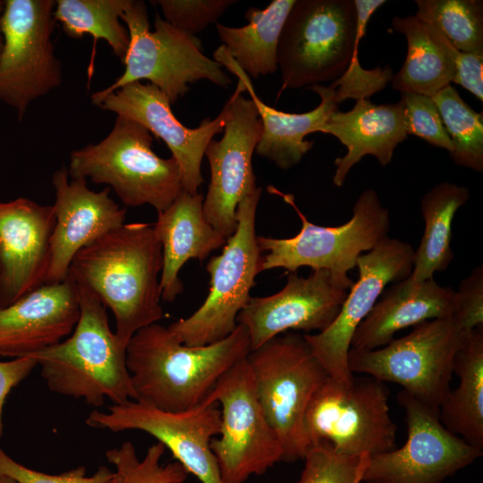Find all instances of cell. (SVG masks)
Returning a JSON list of instances; mask_svg holds the SVG:
<instances>
[{"label":"cell","mask_w":483,"mask_h":483,"mask_svg":"<svg viewBox=\"0 0 483 483\" xmlns=\"http://www.w3.org/2000/svg\"><path fill=\"white\" fill-rule=\"evenodd\" d=\"M162 246L153 224H123L73 258L68 276L94 292L115 319L123 346L140 328L165 316L161 306Z\"/></svg>","instance_id":"6da1fadb"},{"label":"cell","mask_w":483,"mask_h":483,"mask_svg":"<svg viewBox=\"0 0 483 483\" xmlns=\"http://www.w3.org/2000/svg\"><path fill=\"white\" fill-rule=\"evenodd\" d=\"M250 350L249 333L240 324L225 339L201 346L182 343L158 323L144 326L125 352L136 401L172 412L195 408Z\"/></svg>","instance_id":"7a4b0ae2"},{"label":"cell","mask_w":483,"mask_h":483,"mask_svg":"<svg viewBox=\"0 0 483 483\" xmlns=\"http://www.w3.org/2000/svg\"><path fill=\"white\" fill-rule=\"evenodd\" d=\"M77 284L80 318L68 338L32 355L54 393L101 407L106 400H136L126 365V347L109 326L106 307L89 289Z\"/></svg>","instance_id":"3957f363"},{"label":"cell","mask_w":483,"mask_h":483,"mask_svg":"<svg viewBox=\"0 0 483 483\" xmlns=\"http://www.w3.org/2000/svg\"><path fill=\"white\" fill-rule=\"evenodd\" d=\"M152 133L140 123L117 115L110 133L70 155L69 176L89 178L112 188L128 207L167 208L182 191L175 159L162 158L152 149Z\"/></svg>","instance_id":"277c9868"},{"label":"cell","mask_w":483,"mask_h":483,"mask_svg":"<svg viewBox=\"0 0 483 483\" xmlns=\"http://www.w3.org/2000/svg\"><path fill=\"white\" fill-rule=\"evenodd\" d=\"M262 410L279 437L283 462L304 458L310 445L304 417L312 397L328 377L303 335H279L247 356Z\"/></svg>","instance_id":"5b68a950"},{"label":"cell","mask_w":483,"mask_h":483,"mask_svg":"<svg viewBox=\"0 0 483 483\" xmlns=\"http://www.w3.org/2000/svg\"><path fill=\"white\" fill-rule=\"evenodd\" d=\"M130 44L123 64V73L109 87L91 95L94 103L116 89L141 80L157 87L174 104L190 89L189 84L208 80L220 87L232 83L223 66L202 53L199 40L162 19L155 18L149 30L146 4L129 0L121 16Z\"/></svg>","instance_id":"8992f818"},{"label":"cell","mask_w":483,"mask_h":483,"mask_svg":"<svg viewBox=\"0 0 483 483\" xmlns=\"http://www.w3.org/2000/svg\"><path fill=\"white\" fill-rule=\"evenodd\" d=\"M360 40L353 0H295L277 47L281 91L340 78Z\"/></svg>","instance_id":"52a82bcc"},{"label":"cell","mask_w":483,"mask_h":483,"mask_svg":"<svg viewBox=\"0 0 483 483\" xmlns=\"http://www.w3.org/2000/svg\"><path fill=\"white\" fill-rule=\"evenodd\" d=\"M261 191L258 187L240 202L235 232L226 239L222 252L208 260L209 292L204 302L190 317L167 326L182 343H214L236 328L237 317L250 299L257 275L262 272V252L255 230Z\"/></svg>","instance_id":"ba28073f"},{"label":"cell","mask_w":483,"mask_h":483,"mask_svg":"<svg viewBox=\"0 0 483 483\" xmlns=\"http://www.w3.org/2000/svg\"><path fill=\"white\" fill-rule=\"evenodd\" d=\"M280 195L301 221L300 232L291 238L257 236L262 255V271L284 268L296 272L301 267L327 270L347 275L357 258L387 237L390 228L388 209L381 204L375 190L363 191L355 201L352 216L338 226H323L308 220L291 194L268 187Z\"/></svg>","instance_id":"9c48e42d"},{"label":"cell","mask_w":483,"mask_h":483,"mask_svg":"<svg viewBox=\"0 0 483 483\" xmlns=\"http://www.w3.org/2000/svg\"><path fill=\"white\" fill-rule=\"evenodd\" d=\"M389 392L373 377L350 384L327 377L307 408L309 445L327 443L341 454L370 456L396 448L397 427L390 416Z\"/></svg>","instance_id":"30bf717a"},{"label":"cell","mask_w":483,"mask_h":483,"mask_svg":"<svg viewBox=\"0 0 483 483\" xmlns=\"http://www.w3.org/2000/svg\"><path fill=\"white\" fill-rule=\"evenodd\" d=\"M465 334L452 318L428 320L383 347L350 348L348 367L352 374L364 373L383 383L399 384L439 411L451 389L454 356Z\"/></svg>","instance_id":"8fae6325"},{"label":"cell","mask_w":483,"mask_h":483,"mask_svg":"<svg viewBox=\"0 0 483 483\" xmlns=\"http://www.w3.org/2000/svg\"><path fill=\"white\" fill-rule=\"evenodd\" d=\"M216 402L221 426L210 443L224 483H244L283 461L278 436L259 403L247 357L216 382L204 401Z\"/></svg>","instance_id":"7c38bea8"},{"label":"cell","mask_w":483,"mask_h":483,"mask_svg":"<svg viewBox=\"0 0 483 483\" xmlns=\"http://www.w3.org/2000/svg\"><path fill=\"white\" fill-rule=\"evenodd\" d=\"M53 0H6L0 29V101L22 119L31 101L62 82L60 61L51 35L55 28Z\"/></svg>","instance_id":"4fadbf2b"},{"label":"cell","mask_w":483,"mask_h":483,"mask_svg":"<svg viewBox=\"0 0 483 483\" xmlns=\"http://www.w3.org/2000/svg\"><path fill=\"white\" fill-rule=\"evenodd\" d=\"M405 411L407 439L400 448L369 456L365 483H443L482 456V450L447 430L439 411L404 390L397 396Z\"/></svg>","instance_id":"5bb4252c"},{"label":"cell","mask_w":483,"mask_h":483,"mask_svg":"<svg viewBox=\"0 0 483 483\" xmlns=\"http://www.w3.org/2000/svg\"><path fill=\"white\" fill-rule=\"evenodd\" d=\"M86 424L113 432H146L163 444L188 474L200 483H224L210 448L221 426V411L216 402H203L195 408L172 412L131 400L112 404L105 411H92Z\"/></svg>","instance_id":"9a60e30c"},{"label":"cell","mask_w":483,"mask_h":483,"mask_svg":"<svg viewBox=\"0 0 483 483\" xmlns=\"http://www.w3.org/2000/svg\"><path fill=\"white\" fill-rule=\"evenodd\" d=\"M414 250L408 242L386 237L356 260L359 278L349 290L336 318L324 331L303 334L327 376L350 384L354 376L348 367L352 335L377 301L386 285L410 276Z\"/></svg>","instance_id":"2e32d148"},{"label":"cell","mask_w":483,"mask_h":483,"mask_svg":"<svg viewBox=\"0 0 483 483\" xmlns=\"http://www.w3.org/2000/svg\"><path fill=\"white\" fill-rule=\"evenodd\" d=\"M239 80L226 102L227 118L220 140H212L205 151L210 167V182L203 200L208 222L226 239L237 227V208L258 187L252 156L259 141L262 124L253 101L245 98Z\"/></svg>","instance_id":"e0dca14e"},{"label":"cell","mask_w":483,"mask_h":483,"mask_svg":"<svg viewBox=\"0 0 483 483\" xmlns=\"http://www.w3.org/2000/svg\"><path fill=\"white\" fill-rule=\"evenodd\" d=\"M353 283L348 275L323 269L307 277L290 272L279 292L250 297L237 323L247 329L251 350L290 331L322 332L336 318Z\"/></svg>","instance_id":"ac0fdd59"},{"label":"cell","mask_w":483,"mask_h":483,"mask_svg":"<svg viewBox=\"0 0 483 483\" xmlns=\"http://www.w3.org/2000/svg\"><path fill=\"white\" fill-rule=\"evenodd\" d=\"M103 110L135 121L163 140L179 165L182 191L197 193L203 182L201 162L214 136L222 132L227 118L225 105L213 120L188 128L174 116L167 97L155 85L136 81L93 103Z\"/></svg>","instance_id":"d6986e66"},{"label":"cell","mask_w":483,"mask_h":483,"mask_svg":"<svg viewBox=\"0 0 483 483\" xmlns=\"http://www.w3.org/2000/svg\"><path fill=\"white\" fill-rule=\"evenodd\" d=\"M55 192L53 208L55 224L50 242V260L46 284L60 283L68 277L75 255L106 233L125 222L126 208L110 198V188L101 191L89 189L87 179L69 181L67 168L52 176Z\"/></svg>","instance_id":"ffe728a7"},{"label":"cell","mask_w":483,"mask_h":483,"mask_svg":"<svg viewBox=\"0 0 483 483\" xmlns=\"http://www.w3.org/2000/svg\"><path fill=\"white\" fill-rule=\"evenodd\" d=\"M55 224L53 206L0 202V308L46 284Z\"/></svg>","instance_id":"44dd1931"},{"label":"cell","mask_w":483,"mask_h":483,"mask_svg":"<svg viewBox=\"0 0 483 483\" xmlns=\"http://www.w3.org/2000/svg\"><path fill=\"white\" fill-rule=\"evenodd\" d=\"M80 318L76 283L44 284L0 308V356H32L73 331Z\"/></svg>","instance_id":"7402d4cb"},{"label":"cell","mask_w":483,"mask_h":483,"mask_svg":"<svg viewBox=\"0 0 483 483\" xmlns=\"http://www.w3.org/2000/svg\"><path fill=\"white\" fill-rule=\"evenodd\" d=\"M214 60L237 76L257 108L262 131L255 152L283 170L299 164L314 144V141L306 140L305 137L319 132L329 116L338 109L333 89L321 84L308 87L307 89L319 96V105L302 114L286 113L267 106L258 97L250 78L235 63L224 45L214 52Z\"/></svg>","instance_id":"603a6c76"},{"label":"cell","mask_w":483,"mask_h":483,"mask_svg":"<svg viewBox=\"0 0 483 483\" xmlns=\"http://www.w3.org/2000/svg\"><path fill=\"white\" fill-rule=\"evenodd\" d=\"M385 289L368 316L356 328L351 348L374 350L390 343L404 328L452 318L455 291L428 279L414 283L410 276Z\"/></svg>","instance_id":"cb8c5ba5"},{"label":"cell","mask_w":483,"mask_h":483,"mask_svg":"<svg viewBox=\"0 0 483 483\" xmlns=\"http://www.w3.org/2000/svg\"><path fill=\"white\" fill-rule=\"evenodd\" d=\"M319 132L335 136L347 148L343 157L335 160L333 182L341 187L363 157L374 156L382 166L392 161L394 149L408 136L403 103L377 105L358 99L349 111L335 110Z\"/></svg>","instance_id":"d4e9b609"},{"label":"cell","mask_w":483,"mask_h":483,"mask_svg":"<svg viewBox=\"0 0 483 483\" xmlns=\"http://www.w3.org/2000/svg\"><path fill=\"white\" fill-rule=\"evenodd\" d=\"M203 200L201 193L182 191L167 208L157 212L153 229L162 246L160 287L164 301H174L182 292L179 272L188 260L202 261L226 242L205 218Z\"/></svg>","instance_id":"484cf974"},{"label":"cell","mask_w":483,"mask_h":483,"mask_svg":"<svg viewBox=\"0 0 483 483\" xmlns=\"http://www.w3.org/2000/svg\"><path fill=\"white\" fill-rule=\"evenodd\" d=\"M453 371L459 385L442 401L440 421L447 430L483 450V326L464 335Z\"/></svg>","instance_id":"4316f807"},{"label":"cell","mask_w":483,"mask_h":483,"mask_svg":"<svg viewBox=\"0 0 483 483\" xmlns=\"http://www.w3.org/2000/svg\"><path fill=\"white\" fill-rule=\"evenodd\" d=\"M294 3L274 0L265 9L251 7L245 13L249 22L242 27L216 25L223 45L250 78L266 76L278 69V42Z\"/></svg>","instance_id":"83f0119b"},{"label":"cell","mask_w":483,"mask_h":483,"mask_svg":"<svg viewBox=\"0 0 483 483\" xmlns=\"http://www.w3.org/2000/svg\"><path fill=\"white\" fill-rule=\"evenodd\" d=\"M470 199L468 188L453 182H440L420 200L425 229L414 250L410 278L414 283L432 279L445 271L453 258L451 248L452 224L457 210Z\"/></svg>","instance_id":"f1b7e54d"},{"label":"cell","mask_w":483,"mask_h":483,"mask_svg":"<svg viewBox=\"0 0 483 483\" xmlns=\"http://www.w3.org/2000/svg\"><path fill=\"white\" fill-rule=\"evenodd\" d=\"M391 26L404 35L407 42L405 61L391 80L394 90L432 97L453 81L455 68L452 60L423 21L415 15L394 16Z\"/></svg>","instance_id":"f546056e"},{"label":"cell","mask_w":483,"mask_h":483,"mask_svg":"<svg viewBox=\"0 0 483 483\" xmlns=\"http://www.w3.org/2000/svg\"><path fill=\"white\" fill-rule=\"evenodd\" d=\"M129 0H58L53 16L64 33L79 39L86 34L95 41L103 39L123 64L127 54L130 37L121 19Z\"/></svg>","instance_id":"4dcf8cb0"},{"label":"cell","mask_w":483,"mask_h":483,"mask_svg":"<svg viewBox=\"0 0 483 483\" xmlns=\"http://www.w3.org/2000/svg\"><path fill=\"white\" fill-rule=\"evenodd\" d=\"M452 141L453 161L463 167L483 171V113L476 112L451 84L432 97Z\"/></svg>","instance_id":"1f68e13d"},{"label":"cell","mask_w":483,"mask_h":483,"mask_svg":"<svg viewBox=\"0 0 483 483\" xmlns=\"http://www.w3.org/2000/svg\"><path fill=\"white\" fill-rule=\"evenodd\" d=\"M419 20L433 25L454 47L483 55L481 0H416Z\"/></svg>","instance_id":"d6a6232c"},{"label":"cell","mask_w":483,"mask_h":483,"mask_svg":"<svg viewBox=\"0 0 483 483\" xmlns=\"http://www.w3.org/2000/svg\"><path fill=\"white\" fill-rule=\"evenodd\" d=\"M165 447L160 442L151 445L140 459L130 441L106 452L114 471L108 483H183L188 472L178 462L161 463Z\"/></svg>","instance_id":"836d02e7"},{"label":"cell","mask_w":483,"mask_h":483,"mask_svg":"<svg viewBox=\"0 0 483 483\" xmlns=\"http://www.w3.org/2000/svg\"><path fill=\"white\" fill-rule=\"evenodd\" d=\"M369 456H347L327 443L314 445L303 458L304 467L295 483H353L366 468Z\"/></svg>","instance_id":"e575fe53"},{"label":"cell","mask_w":483,"mask_h":483,"mask_svg":"<svg viewBox=\"0 0 483 483\" xmlns=\"http://www.w3.org/2000/svg\"><path fill=\"white\" fill-rule=\"evenodd\" d=\"M401 96L407 134L415 135L435 147L452 152V141L432 97L412 92H402Z\"/></svg>","instance_id":"d590c367"},{"label":"cell","mask_w":483,"mask_h":483,"mask_svg":"<svg viewBox=\"0 0 483 483\" xmlns=\"http://www.w3.org/2000/svg\"><path fill=\"white\" fill-rule=\"evenodd\" d=\"M165 20L176 29L194 36L216 22L233 0H158Z\"/></svg>","instance_id":"8d00e7d4"},{"label":"cell","mask_w":483,"mask_h":483,"mask_svg":"<svg viewBox=\"0 0 483 483\" xmlns=\"http://www.w3.org/2000/svg\"><path fill=\"white\" fill-rule=\"evenodd\" d=\"M393 76L389 66L364 69L360 64L358 51H355L344 73L328 87L333 89L335 101L339 105L348 98L369 99L372 94L382 90Z\"/></svg>","instance_id":"74e56055"},{"label":"cell","mask_w":483,"mask_h":483,"mask_svg":"<svg viewBox=\"0 0 483 483\" xmlns=\"http://www.w3.org/2000/svg\"><path fill=\"white\" fill-rule=\"evenodd\" d=\"M0 476L8 477L17 483H108L113 471L101 466L88 477L86 468L79 466L60 474H47L17 462L0 446Z\"/></svg>","instance_id":"f35d334b"},{"label":"cell","mask_w":483,"mask_h":483,"mask_svg":"<svg viewBox=\"0 0 483 483\" xmlns=\"http://www.w3.org/2000/svg\"><path fill=\"white\" fill-rule=\"evenodd\" d=\"M453 320L464 332L483 326V267H474L455 291Z\"/></svg>","instance_id":"ab89813d"},{"label":"cell","mask_w":483,"mask_h":483,"mask_svg":"<svg viewBox=\"0 0 483 483\" xmlns=\"http://www.w3.org/2000/svg\"><path fill=\"white\" fill-rule=\"evenodd\" d=\"M423 23L433 38L452 60L455 68L453 82L461 85L482 102L483 55L466 53L457 49L433 25L425 21Z\"/></svg>","instance_id":"60d3db41"},{"label":"cell","mask_w":483,"mask_h":483,"mask_svg":"<svg viewBox=\"0 0 483 483\" xmlns=\"http://www.w3.org/2000/svg\"><path fill=\"white\" fill-rule=\"evenodd\" d=\"M38 366L32 356L0 361V436L3 435V408L11 390L25 379Z\"/></svg>","instance_id":"b9f144b4"},{"label":"cell","mask_w":483,"mask_h":483,"mask_svg":"<svg viewBox=\"0 0 483 483\" xmlns=\"http://www.w3.org/2000/svg\"><path fill=\"white\" fill-rule=\"evenodd\" d=\"M4 1L0 0V21H1V17L4 13ZM2 47H3V36H2V32L0 29V52L2 50Z\"/></svg>","instance_id":"7bdbcfd3"},{"label":"cell","mask_w":483,"mask_h":483,"mask_svg":"<svg viewBox=\"0 0 483 483\" xmlns=\"http://www.w3.org/2000/svg\"><path fill=\"white\" fill-rule=\"evenodd\" d=\"M0 483H17V482L8 477L0 476Z\"/></svg>","instance_id":"ee69618b"},{"label":"cell","mask_w":483,"mask_h":483,"mask_svg":"<svg viewBox=\"0 0 483 483\" xmlns=\"http://www.w3.org/2000/svg\"><path fill=\"white\" fill-rule=\"evenodd\" d=\"M364 470L359 474V476L356 478L353 483H361V479H362V474L364 472Z\"/></svg>","instance_id":"f6af8a7d"},{"label":"cell","mask_w":483,"mask_h":483,"mask_svg":"<svg viewBox=\"0 0 483 483\" xmlns=\"http://www.w3.org/2000/svg\"><path fill=\"white\" fill-rule=\"evenodd\" d=\"M0 301H1V281H0Z\"/></svg>","instance_id":"bcb514c9"}]
</instances>
